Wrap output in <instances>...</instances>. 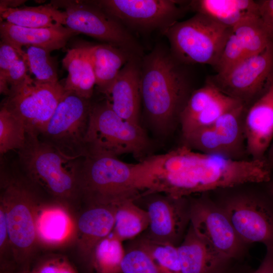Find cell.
<instances>
[{"mask_svg": "<svg viewBox=\"0 0 273 273\" xmlns=\"http://www.w3.org/2000/svg\"><path fill=\"white\" fill-rule=\"evenodd\" d=\"M152 182L149 193L176 198L248 184L268 182L272 169L266 159L234 160L205 154L183 145L150 157Z\"/></svg>", "mask_w": 273, "mask_h": 273, "instance_id": "6da1fadb", "label": "cell"}, {"mask_svg": "<svg viewBox=\"0 0 273 273\" xmlns=\"http://www.w3.org/2000/svg\"><path fill=\"white\" fill-rule=\"evenodd\" d=\"M140 62L144 111L159 133L170 132L194 90L185 64L162 46L155 47Z\"/></svg>", "mask_w": 273, "mask_h": 273, "instance_id": "7a4b0ae2", "label": "cell"}, {"mask_svg": "<svg viewBox=\"0 0 273 273\" xmlns=\"http://www.w3.org/2000/svg\"><path fill=\"white\" fill-rule=\"evenodd\" d=\"M149 177L143 160L127 163L118 157H84L80 177L81 196L89 205H115L137 200L149 187Z\"/></svg>", "mask_w": 273, "mask_h": 273, "instance_id": "3957f363", "label": "cell"}, {"mask_svg": "<svg viewBox=\"0 0 273 273\" xmlns=\"http://www.w3.org/2000/svg\"><path fill=\"white\" fill-rule=\"evenodd\" d=\"M17 152L19 165L33 183L58 199L81 196L84 157L68 156L41 141L37 135L28 133L24 146Z\"/></svg>", "mask_w": 273, "mask_h": 273, "instance_id": "277c9868", "label": "cell"}, {"mask_svg": "<svg viewBox=\"0 0 273 273\" xmlns=\"http://www.w3.org/2000/svg\"><path fill=\"white\" fill-rule=\"evenodd\" d=\"M85 157L125 154L143 160L150 146L140 124L124 120L112 109L109 101L92 104L85 138Z\"/></svg>", "mask_w": 273, "mask_h": 273, "instance_id": "5b68a950", "label": "cell"}, {"mask_svg": "<svg viewBox=\"0 0 273 273\" xmlns=\"http://www.w3.org/2000/svg\"><path fill=\"white\" fill-rule=\"evenodd\" d=\"M232 31V28L196 13L190 19L174 24L164 34L169 41L171 54L181 63L214 67Z\"/></svg>", "mask_w": 273, "mask_h": 273, "instance_id": "8992f818", "label": "cell"}, {"mask_svg": "<svg viewBox=\"0 0 273 273\" xmlns=\"http://www.w3.org/2000/svg\"><path fill=\"white\" fill-rule=\"evenodd\" d=\"M215 202L245 243L273 247V200L265 190L231 192Z\"/></svg>", "mask_w": 273, "mask_h": 273, "instance_id": "52a82bcc", "label": "cell"}, {"mask_svg": "<svg viewBox=\"0 0 273 273\" xmlns=\"http://www.w3.org/2000/svg\"><path fill=\"white\" fill-rule=\"evenodd\" d=\"M92 104L90 99L65 90L38 138L68 156L85 157Z\"/></svg>", "mask_w": 273, "mask_h": 273, "instance_id": "ba28073f", "label": "cell"}, {"mask_svg": "<svg viewBox=\"0 0 273 273\" xmlns=\"http://www.w3.org/2000/svg\"><path fill=\"white\" fill-rule=\"evenodd\" d=\"M207 80L248 108L273 84V42L262 52L247 56L226 72Z\"/></svg>", "mask_w": 273, "mask_h": 273, "instance_id": "9c48e42d", "label": "cell"}, {"mask_svg": "<svg viewBox=\"0 0 273 273\" xmlns=\"http://www.w3.org/2000/svg\"><path fill=\"white\" fill-rule=\"evenodd\" d=\"M52 4L65 9V26L142 58L141 48L126 28L90 1H59Z\"/></svg>", "mask_w": 273, "mask_h": 273, "instance_id": "30bf717a", "label": "cell"}, {"mask_svg": "<svg viewBox=\"0 0 273 273\" xmlns=\"http://www.w3.org/2000/svg\"><path fill=\"white\" fill-rule=\"evenodd\" d=\"M189 200L190 225L197 235L221 255L235 261L242 258L248 245L215 201L205 195Z\"/></svg>", "mask_w": 273, "mask_h": 273, "instance_id": "8fae6325", "label": "cell"}, {"mask_svg": "<svg viewBox=\"0 0 273 273\" xmlns=\"http://www.w3.org/2000/svg\"><path fill=\"white\" fill-rule=\"evenodd\" d=\"M123 25L142 31L163 34L178 22L188 5L175 0L90 1Z\"/></svg>", "mask_w": 273, "mask_h": 273, "instance_id": "7c38bea8", "label": "cell"}, {"mask_svg": "<svg viewBox=\"0 0 273 273\" xmlns=\"http://www.w3.org/2000/svg\"><path fill=\"white\" fill-rule=\"evenodd\" d=\"M65 92L59 82H39L30 76L22 84L10 90L2 106L24 123L26 133L38 135L54 114Z\"/></svg>", "mask_w": 273, "mask_h": 273, "instance_id": "4fadbf2b", "label": "cell"}, {"mask_svg": "<svg viewBox=\"0 0 273 273\" xmlns=\"http://www.w3.org/2000/svg\"><path fill=\"white\" fill-rule=\"evenodd\" d=\"M150 218L147 231L143 236L158 242L178 246L190 225V200L159 192L145 194Z\"/></svg>", "mask_w": 273, "mask_h": 273, "instance_id": "5bb4252c", "label": "cell"}, {"mask_svg": "<svg viewBox=\"0 0 273 273\" xmlns=\"http://www.w3.org/2000/svg\"><path fill=\"white\" fill-rule=\"evenodd\" d=\"M2 197L5 209L8 238L18 250H26L34 243L36 222L30 209L33 203L31 192L18 182L9 183Z\"/></svg>", "mask_w": 273, "mask_h": 273, "instance_id": "9a60e30c", "label": "cell"}, {"mask_svg": "<svg viewBox=\"0 0 273 273\" xmlns=\"http://www.w3.org/2000/svg\"><path fill=\"white\" fill-rule=\"evenodd\" d=\"M244 130L247 156L254 160L266 159L273 140V84L247 108Z\"/></svg>", "mask_w": 273, "mask_h": 273, "instance_id": "2e32d148", "label": "cell"}, {"mask_svg": "<svg viewBox=\"0 0 273 273\" xmlns=\"http://www.w3.org/2000/svg\"><path fill=\"white\" fill-rule=\"evenodd\" d=\"M133 57L121 70L112 85L108 100L113 111L127 121L140 124L141 104L140 62Z\"/></svg>", "mask_w": 273, "mask_h": 273, "instance_id": "e0dca14e", "label": "cell"}, {"mask_svg": "<svg viewBox=\"0 0 273 273\" xmlns=\"http://www.w3.org/2000/svg\"><path fill=\"white\" fill-rule=\"evenodd\" d=\"M177 248L181 273H234L235 260L215 251L197 235L190 225Z\"/></svg>", "mask_w": 273, "mask_h": 273, "instance_id": "ac0fdd59", "label": "cell"}, {"mask_svg": "<svg viewBox=\"0 0 273 273\" xmlns=\"http://www.w3.org/2000/svg\"><path fill=\"white\" fill-rule=\"evenodd\" d=\"M78 34L69 28L56 27L32 28L13 25L1 21L0 34L2 41L13 47L23 59V46H34L52 52L65 47L68 40Z\"/></svg>", "mask_w": 273, "mask_h": 273, "instance_id": "d6986e66", "label": "cell"}, {"mask_svg": "<svg viewBox=\"0 0 273 273\" xmlns=\"http://www.w3.org/2000/svg\"><path fill=\"white\" fill-rule=\"evenodd\" d=\"M78 44L84 49L90 58L96 77V85L99 92L107 97L123 66L131 58L137 57L108 43L83 42Z\"/></svg>", "mask_w": 273, "mask_h": 273, "instance_id": "ffe728a7", "label": "cell"}, {"mask_svg": "<svg viewBox=\"0 0 273 273\" xmlns=\"http://www.w3.org/2000/svg\"><path fill=\"white\" fill-rule=\"evenodd\" d=\"M115 211V205H90L79 218L78 227L82 235L84 252L92 262L99 242L113 230Z\"/></svg>", "mask_w": 273, "mask_h": 273, "instance_id": "44dd1931", "label": "cell"}, {"mask_svg": "<svg viewBox=\"0 0 273 273\" xmlns=\"http://www.w3.org/2000/svg\"><path fill=\"white\" fill-rule=\"evenodd\" d=\"M189 7L230 28L244 18L259 14L257 1L252 0H195Z\"/></svg>", "mask_w": 273, "mask_h": 273, "instance_id": "7402d4cb", "label": "cell"}, {"mask_svg": "<svg viewBox=\"0 0 273 273\" xmlns=\"http://www.w3.org/2000/svg\"><path fill=\"white\" fill-rule=\"evenodd\" d=\"M68 76L63 85L66 91L90 99L96 85V77L90 58L80 45L68 50L62 60Z\"/></svg>", "mask_w": 273, "mask_h": 273, "instance_id": "603a6c76", "label": "cell"}, {"mask_svg": "<svg viewBox=\"0 0 273 273\" xmlns=\"http://www.w3.org/2000/svg\"><path fill=\"white\" fill-rule=\"evenodd\" d=\"M247 108L241 104L225 112L212 125L229 158L246 159L244 121Z\"/></svg>", "mask_w": 273, "mask_h": 273, "instance_id": "cb8c5ba5", "label": "cell"}, {"mask_svg": "<svg viewBox=\"0 0 273 273\" xmlns=\"http://www.w3.org/2000/svg\"><path fill=\"white\" fill-rule=\"evenodd\" d=\"M1 20L20 27L32 28L65 26L66 14L49 4L37 7L0 9Z\"/></svg>", "mask_w": 273, "mask_h": 273, "instance_id": "d4e9b609", "label": "cell"}, {"mask_svg": "<svg viewBox=\"0 0 273 273\" xmlns=\"http://www.w3.org/2000/svg\"><path fill=\"white\" fill-rule=\"evenodd\" d=\"M150 218L147 211L135 201L127 200L115 204L113 236L121 241L132 239L147 230Z\"/></svg>", "mask_w": 273, "mask_h": 273, "instance_id": "484cf974", "label": "cell"}, {"mask_svg": "<svg viewBox=\"0 0 273 273\" xmlns=\"http://www.w3.org/2000/svg\"><path fill=\"white\" fill-rule=\"evenodd\" d=\"M232 30L248 56L262 52L273 42L260 14L244 18Z\"/></svg>", "mask_w": 273, "mask_h": 273, "instance_id": "4316f807", "label": "cell"}, {"mask_svg": "<svg viewBox=\"0 0 273 273\" xmlns=\"http://www.w3.org/2000/svg\"><path fill=\"white\" fill-rule=\"evenodd\" d=\"M36 232L49 243L62 241L70 231V222L67 214L58 208H50L42 211L35 220Z\"/></svg>", "mask_w": 273, "mask_h": 273, "instance_id": "83f0119b", "label": "cell"}, {"mask_svg": "<svg viewBox=\"0 0 273 273\" xmlns=\"http://www.w3.org/2000/svg\"><path fill=\"white\" fill-rule=\"evenodd\" d=\"M122 242L113 235L99 242L93 264L99 273H122L121 263L125 254Z\"/></svg>", "mask_w": 273, "mask_h": 273, "instance_id": "f1b7e54d", "label": "cell"}, {"mask_svg": "<svg viewBox=\"0 0 273 273\" xmlns=\"http://www.w3.org/2000/svg\"><path fill=\"white\" fill-rule=\"evenodd\" d=\"M222 94L207 80L203 86L193 91L179 118L182 135L187 132L196 117Z\"/></svg>", "mask_w": 273, "mask_h": 273, "instance_id": "f546056e", "label": "cell"}, {"mask_svg": "<svg viewBox=\"0 0 273 273\" xmlns=\"http://www.w3.org/2000/svg\"><path fill=\"white\" fill-rule=\"evenodd\" d=\"M26 130L23 122L3 106L0 110V153L18 151L24 145Z\"/></svg>", "mask_w": 273, "mask_h": 273, "instance_id": "4dcf8cb0", "label": "cell"}, {"mask_svg": "<svg viewBox=\"0 0 273 273\" xmlns=\"http://www.w3.org/2000/svg\"><path fill=\"white\" fill-rule=\"evenodd\" d=\"M23 59L29 71L34 76L36 81L48 84L58 82L57 64L50 52L44 49L28 46L24 51Z\"/></svg>", "mask_w": 273, "mask_h": 273, "instance_id": "1f68e13d", "label": "cell"}, {"mask_svg": "<svg viewBox=\"0 0 273 273\" xmlns=\"http://www.w3.org/2000/svg\"><path fill=\"white\" fill-rule=\"evenodd\" d=\"M135 245L144 250L165 273H181L177 246L149 240L144 236Z\"/></svg>", "mask_w": 273, "mask_h": 273, "instance_id": "d6a6232c", "label": "cell"}, {"mask_svg": "<svg viewBox=\"0 0 273 273\" xmlns=\"http://www.w3.org/2000/svg\"><path fill=\"white\" fill-rule=\"evenodd\" d=\"M122 273H165L143 249L134 245L127 251L121 263Z\"/></svg>", "mask_w": 273, "mask_h": 273, "instance_id": "836d02e7", "label": "cell"}, {"mask_svg": "<svg viewBox=\"0 0 273 273\" xmlns=\"http://www.w3.org/2000/svg\"><path fill=\"white\" fill-rule=\"evenodd\" d=\"M247 56L232 30L222 49L219 60L214 67L216 74L226 72Z\"/></svg>", "mask_w": 273, "mask_h": 273, "instance_id": "e575fe53", "label": "cell"}, {"mask_svg": "<svg viewBox=\"0 0 273 273\" xmlns=\"http://www.w3.org/2000/svg\"><path fill=\"white\" fill-rule=\"evenodd\" d=\"M21 56L18 51L10 44L1 41L0 44V93L7 96L10 89L6 81V75L12 64Z\"/></svg>", "mask_w": 273, "mask_h": 273, "instance_id": "d590c367", "label": "cell"}, {"mask_svg": "<svg viewBox=\"0 0 273 273\" xmlns=\"http://www.w3.org/2000/svg\"><path fill=\"white\" fill-rule=\"evenodd\" d=\"M25 61L21 57L10 67L6 75V81L13 90L22 84L30 75Z\"/></svg>", "mask_w": 273, "mask_h": 273, "instance_id": "8d00e7d4", "label": "cell"}, {"mask_svg": "<svg viewBox=\"0 0 273 273\" xmlns=\"http://www.w3.org/2000/svg\"><path fill=\"white\" fill-rule=\"evenodd\" d=\"M30 273H77L68 262L61 258H52L40 262Z\"/></svg>", "mask_w": 273, "mask_h": 273, "instance_id": "74e56055", "label": "cell"}, {"mask_svg": "<svg viewBox=\"0 0 273 273\" xmlns=\"http://www.w3.org/2000/svg\"><path fill=\"white\" fill-rule=\"evenodd\" d=\"M259 14L273 41V0L257 1Z\"/></svg>", "mask_w": 273, "mask_h": 273, "instance_id": "f35d334b", "label": "cell"}, {"mask_svg": "<svg viewBox=\"0 0 273 273\" xmlns=\"http://www.w3.org/2000/svg\"><path fill=\"white\" fill-rule=\"evenodd\" d=\"M266 248V254L262 261L252 273H273V247Z\"/></svg>", "mask_w": 273, "mask_h": 273, "instance_id": "ab89813d", "label": "cell"}, {"mask_svg": "<svg viewBox=\"0 0 273 273\" xmlns=\"http://www.w3.org/2000/svg\"><path fill=\"white\" fill-rule=\"evenodd\" d=\"M8 238V228L5 207L1 206L0 210V246L3 247Z\"/></svg>", "mask_w": 273, "mask_h": 273, "instance_id": "60d3db41", "label": "cell"}, {"mask_svg": "<svg viewBox=\"0 0 273 273\" xmlns=\"http://www.w3.org/2000/svg\"><path fill=\"white\" fill-rule=\"evenodd\" d=\"M265 186V190L270 197L273 200V173L271 176L270 180L264 184Z\"/></svg>", "mask_w": 273, "mask_h": 273, "instance_id": "b9f144b4", "label": "cell"}, {"mask_svg": "<svg viewBox=\"0 0 273 273\" xmlns=\"http://www.w3.org/2000/svg\"><path fill=\"white\" fill-rule=\"evenodd\" d=\"M266 153V159L273 170V140Z\"/></svg>", "mask_w": 273, "mask_h": 273, "instance_id": "7bdbcfd3", "label": "cell"}, {"mask_svg": "<svg viewBox=\"0 0 273 273\" xmlns=\"http://www.w3.org/2000/svg\"><path fill=\"white\" fill-rule=\"evenodd\" d=\"M19 273H30V272L25 271V272H19Z\"/></svg>", "mask_w": 273, "mask_h": 273, "instance_id": "ee69618b", "label": "cell"}]
</instances>
